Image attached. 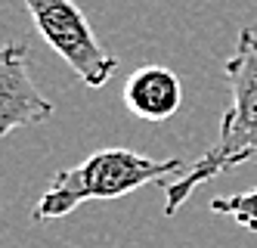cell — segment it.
Masks as SVG:
<instances>
[{"instance_id":"obj_6","label":"cell","mask_w":257,"mask_h":248,"mask_svg":"<svg viewBox=\"0 0 257 248\" xmlns=\"http://www.w3.org/2000/svg\"><path fill=\"white\" fill-rule=\"evenodd\" d=\"M214 214H226L248 233H257V186L248 193H232V196H217L211 199Z\"/></svg>"},{"instance_id":"obj_1","label":"cell","mask_w":257,"mask_h":248,"mask_svg":"<svg viewBox=\"0 0 257 248\" xmlns=\"http://www.w3.org/2000/svg\"><path fill=\"white\" fill-rule=\"evenodd\" d=\"M229 84V106L220 118L217 140L201 155L164 186V214H177L198 186L211 183L226 171L257 161V31L242 28L235 53L223 59Z\"/></svg>"},{"instance_id":"obj_2","label":"cell","mask_w":257,"mask_h":248,"mask_svg":"<svg viewBox=\"0 0 257 248\" xmlns=\"http://www.w3.org/2000/svg\"><path fill=\"white\" fill-rule=\"evenodd\" d=\"M186 164L180 158H149L143 152L108 146L93 155H87L75 168L56 171V177L41 193L38 205L31 211L34 223H50L71 214L84 202H112L137 193V189L158 183L164 177H180Z\"/></svg>"},{"instance_id":"obj_5","label":"cell","mask_w":257,"mask_h":248,"mask_svg":"<svg viewBox=\"0 0 257 248\" xmlns=\"http://www.w3.org/2000/svg\"><path fill=\"white\" fill-rule=\"evenodd\" d=\"M183 103V84L180 74L168 65H140L124 84V106L134 118L164 124L171 121Z\"/></svg>"},{"instance_id":"obj_4","label":"cell","mask_w":257,"mask_h":248,"mask_svg":"<svg viewBox=\"0 0 257 248\" xmlns=\"http://www.w3.org/2000/svg\"><path fill=\"white\" fill-rule=\"evenodd\" d=\"M53 106L28 71V53L22 44H7L0 50V137H10L16 127L44 124Z\"/></svg>"},{"instance_id":"obj_3","label":"cell","mask_w":257,"mask_h":248,"mask_svg":"<svg viewBox=\"0 0 257 248\" xmlns=\"http://www.w3.org/2000/svg\"><path fill=\"white\" fill-rule=\"evenodd\" d=\"M25 10L47 47L59 53L87 87H105L112 81L121 62L99 44L75 0H25Z\"/></svg>"}]
</instances>
